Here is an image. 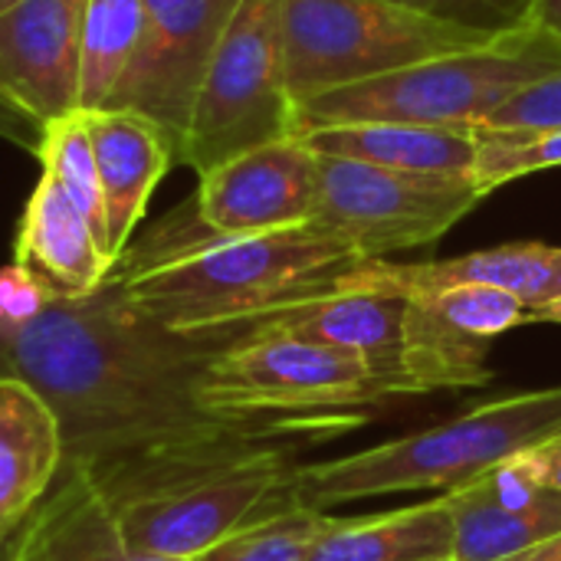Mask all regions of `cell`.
I'll list each match as a JSON object with an SVG mask.
<instances>
[{"label":"cell","mask_w":561,"mask_h":561,"mask_svg":"<svg viewBox=\"0 0 561 561\" xmlns=\"http://www.w3.org/2000/svg\"><path fill=\"white\" fill-rule=\"evenodd\" d=\"M233 329L171 332L115 276L102 289L53 296L26 325L0 329V381L33 388L59 421L62 467H105L224 424L201 411L197 381Z\"/></svg>","instance_id":"cell-1"},{"label":"cell","mask_w":561,"mask_h":561,"mask_svg":"<svg viewBox=\"0 0 561 561\" xmlns=\"http://www.w3.org/2000/svg\"><path fill=\"white\" fill-rule=\"evenodd\" d=\"M187 217L164 220L128 247L112 276L125 296L171 332L240 329L332 286L365 263L342 237L319 224L260 237H214L187 204Z\"/></svg>","instance_id":"cell-2"},{"label":"cell","mask_w":561,"mask_h":561,"mask_svg":"<svg viewBox=\"0 0 561 561\" xmlns=\"http://www.w3.org/2000/svg\"><path fill=\"white\" fill-rule=\"evenodd\" d=\"M296 440L260 427H220L154 447L92 477L125 539L164 559L191 561L220 539L296 510Z\"/></svg>","instance_id":"cell-3"},{"label":"cell","mask_w":561,"mask_h":561,"mask_svg":"<svg viewBox=\"0 0 561 561\" xmlns=\"http://www.w3.org/2000/svg\"><path fill=\"white\" fill-rule=\"evenodd\" d=\"M388 394L362 362L273 325L233 329L197 381L207 417L296 444L348 434Z\"/></svg>","instance_id":"cell-4"},{"label":"cell","mask_w":561,"mask_h":561,"mask_svg":"<svg viewBox=\"0 0 561 561\" xmlns=\"http://www.w3.org/2000/svg\"><path fill=\"white\" fill-rule=\"evenodd\" d=\"M556 437H561V385L473 408L463 417L385 440L352 457L296 463L293 500L296 506L325 513L388 493H454Z\"/></svg>","instance_id":"cell-5"},{"label":"cell","mask_w":561,"mask_h":561,"mask_svg":"<svg viewBox=\"0 0 561 561\" xmlns=\"http://www.w3.org/2000/svg\"><path fill=\"white\" fill-rule=\"evenodd\" d=\"M556 72H561V39L539 23H526L480 49L312 95L296 105V135L352 122L477 128L506 99Z\"/></svg>","instance_id":"cell-6"},{"label":"cell","mask_w":561,"mask_h":561,"mask_svg":"<svg viewBox=\"0 0 561 561\" xmlns=\"http://www.w3.org/2000/svg\"><path fill=\"white\" fill-rule=\"evenodd\" d=\"M493 39L496 33L447 23L391 0H283L286 85L296 105Z\"/></svg>","instance_id":"cell-7"},{"label":"cell","mask_w":561,"mask_h":561,"mask_svg":"<svg viewBox=\"0 0 561 561\" xmlns=\"http://www.w3.org/2000/svg\"><path fill=\"white\" fill-rule=\"evenodd\" d=\"M283 138H296V102L283 56V0H240L197 89L178 161L201 178L243 151Z\"/></svg>","instance_id":"cell-8"},{"label":"cell","mask_w":561,"mask_h":561,"mask_svg":"<svg viewBox=\"0 0 561 561\" xmlns=\"http://www.w3.org/2000/svg\"><path fill=\"white\" fill-rule=\"evenodd\" d=\"M486 194L473 178L394 171L319 154L312 224L342 237L362 260L437 243Z\"/></svg>","instance_id":"cell-9"},{"label":"cell","mask_w":561,"mask_h":561,"mask_svg":"<svg viewBox=\"0 0 561 561\" xmlns=\"http://www.w3.org/2000/svg\"><path fill=\"white\" fill-rule=\"evenodd\" d=\"M526 322V302L490 286L408 296L401 322V394L486 388L500 335Z\"/></svg>","instance_id":"cell-10"},{"label":"cell","mask_w":561,"mask_h":561,"mask_svg":"<svg viewBox=\"0 0 561 561\" xmlns=\"http://www.w3.org/2000/svg\"><path fill=\"white\" fill-rule=\"evenodd\" d=\"M145 26L105 108H131L158 122L174 151L187 131L197 89L240 0H141Z\"/></svg>","instance_id":"cell-11"},{"label":"cell","mask_w":561,"mask_h":561,"mask_svg":"<svg viewBox=\"0 0 561 561\" xmlns=\"http://www.w3.org/2000/svg\"><path fill=\"white\" fill-rule=\"evenodd\" d=\"M316 204L319 154L283 138L201 174L191 210L214 237H260L312 224Z\"/></svg>","instance_id":"cell-12"},{"label":"cell","mask_w":561,"mask_h":561,"mask_svg":"<svg viewBox=\"0 0 561 561\" xmlns=\"http://www.w3.org/2000/svg\"><path fill=\"white\" fill-rule=\"evenodd\" d=\"M89 0H23L0 16V95L39 128L79 112Z\"/></svg>","instance_id":"cell-13"},{"label":"cell","mask_w":561,"mask_h":561,"mask_svg":"<svg viewBox=\"0 0 561 561\" xmlns=\"http://www.w3.org/2000/svg\"><path fill=\"white\" fill-rule=\"evenodd\" d=\"M355 270V266H352ZM342 273L332 286L296 299L283 309L266 312L250 325H273L289 335L309 339L316 345L335 348L362 362L381 391L391 398L401 394V322L408 296L365 286L355 276Z\"/></svg>","instance_id":"cell-14"},{"label":"cell","mask_w":561,"mask_h":561,"mask_svg":"<svg viewBox=\"0 0 561 561\" xmlns=\"http://www.w3.org/2000/svg\"><path fill=\"white\" fill-rule=\"evenodd\" d=\"M454 513V559L503 561L561 536V493L542 486L523 457L444 493Z\"/></svg>","instance_id":"cell-15"},{"label":"cell","mask_w":561,"mask_h":561,"mask_svg":"<svg viewBox=\"0 0 561 561\" xmlns=\"http://www.w3.org/2000/svg\"><path fill=\"white\" fill-rule=\"evenodd\" d=\"M82 115L105 204V250L108 260L118 263L131 247L135 227L145 217L158 181L178 161V151L174 138L141 112L95 108Z\"/></svg>","instance_id":"cell-16"},{"label":"cell","mask_w":561,"mask_h":561,"mask_svg":"<svg viewBox=\"0 0 561 561\" xmlns=\"http://www.w3.org/2000/svg\"><path fill=\"white\" fill-rule=\"evenodd\" d=\"M10 561H181L135 549L89 467H62L56 486L10 539Z\"/></svg>","instance_id":"cell-17"},{"label":"cell","mask_w":561,"mask_h":561,"mask_svg":"<svg viewBox=\"0 0 561 561\" xmlns=\"http://www.w3.org/2000/svg\"><path fill=\"white\" fill-rule=\"evenodd\" d=\"M13 263L26 266L53 296L66 299L102 289L115 270L85 214L46 171L23 207Z\"/></svg>","instance_id":"cell-18"},{"label":"cell","mask_w":561,"mask_h":561,"mask_svg":"<svg viewBox=\"0 0 561 561\" xmlns=\"http://www.w3.org/2000/svg\"><path fill=\"white\" fill-rule=\"evenodd\" d=\"M561 273V247L549 243H503L450 260L427 263H391V260H365L352 270V276L365 286L391 289L401 296L440 293L457 286H490L513 293L526 302V309L549 299L552 283Z\"/></svg>","instance_id":"cell-19"},{"label":"cell","mask_w":561,"mask_h":561,"mask_svg":"<svg viewBox=\"0 0 561 561\" xmlns=\"http://www.w3.org/2000/svg\"><path fill=\"white\" fill-rule=\"evenodd\" d=\"M62 460V431L49 404L20 381H0V542L46 500Z\"/></svg>","instance_id":"cell-20"},{"label":"cell","mask_w":561,"mask_h":561,"mask_svg":"<svg viewBox=\"0 0 561 561\" xmlns=\"http://www.w3.org/2000/svg\"><path fill=\"white\" fill-rule=\"evenodd\" d=\"M296 138L316 154L365 161L394 171L473 178L477 168L473 128H444V125H414V122H352V125L309 128L299 131Z\"/></svg>","instance_id":"cell-21"},{"label":"cell","mask_w":561,"mask_h":561,"mask_svg":"<svg viewBox=\"0 0 561 561\" xmlns=\"http://www.w3.org/2000/svg\"><path fill=\"white\" fill-rule=\"evenodd\" d=\"M434 559H454V513L447 496L375 516H332L306 556V561Z\"/></svg>","instance_id":"cell-22"},{"label":"cell","mask_w":561,"mask_h":561,"mask_svg":"<svg viewBox=\"0 0 561 561\" xmlns=\"http://www.w3.org/2000/svg\"><path fill=\"white\" fill-rule=\"evenodd\" d=\"M145 26L141 0H89L82 26L79 112L105 108Z\"/></svg>","instance_id":"cell-23"},{"label":"cell","mask_w":561,"mask_h":561,"mask_svg":"<svg viewBox=\"0 0 561 561\" xmlns=\"http://www.w3.org/2000/svg\"><path fill=\"white\" fill-rule=\"evenodd\" d=\"M36 158L46 174H53L62 191L72 197V204L85 214L92 230L99 233L105 247V204H102V187H99V168L85 128V115L76 112L69 118H59L43 128ZM108 256V250H105Z\"/></svg>","instance_id":"cell-24"},{"label":"cell","mask_w":561,"mask_h":561,"mask_svg":"<svg viewBox=\"0 0 561 561\" xmlns=\"http://www.w3.org/2000/svg\"><path fill=\"white\" fill-rule=\"evenodd\" d=\"M329 519L322 510L296 506L220 539L191 561H306Z\"/></svg>","instance_id":"cell-25"},{"label":"cell","mask_w":561,"mask_h":561,"mask_svg":"<svg viewBox=\"0 0 561 561\" xmlns=\"http://www.w3.org/2000/svg\"><path fill=\"white\" fill-rule=\"evenodd\" d=\"M561 168V128L556 131H490L477 128V168L473 181L483 194L546 171Z\"/></svg>","instance_id":"cell-26"},{"label":"cell","mask_w":561,"mask_h":561,"mask_svg":"<svg viewBox=\"0 0 561 561\" xmlns=\"http://www.w3.org/2000/svg\"><path fill=\"white\" fill-rule=\"evenodd\" d=\"M391 3L421 10L447 23H460L470 30H486L496 36L533 23V7H536V0H391Z\"/></svg>","instance_id":"cell-27"},{"label":"cell","mask_w":561,"mask_h":561,"mask_svg":"<svg viewBox=\"0 0 561 561\" xmlns=\"http://www.w3.org/2000/svg\"><path fill=\"white\" fill-rule=\"evenodd\" d=\"M477 128H490V131H556L561 128V72L526 85Z\"/></svg>","instance_id":"cell-28"},{"label":"cell","mask_w":561,"mask_h":561,"mask_svg":"<svg viewBox=\"0 0 561 561\" xmlns=\"http://www.w3.org/2000/svg\"><path fill=\"white\" fill-rule=\"evenodd\" d=\"M53 293L20 263L0 270V329L26 325L43 312Z\"/></svg>","instance_id":"cell-29"},{"label":"cell","mask_w":561,"mask_h":561,"mask_svg":"<svg viewBox=\"0 0 561 561\" xmlns=\"http://www.w3.org/2000/svg\"><path fill=\"white\" fill-rule=\"evenodd\" d=\"M0 138H3V141H13V145H20V148H30V151L36 154L39 138H43V128H39L33 118H26L16 105H10V102L0 95Z\"/></svg>","instance_id":"cell-30"},{"label":"cell","mask_w":561,"mask_h":561,"mask_svg":"<svg viewBox=\"0 0 561 561\" xmlns=\"http://www.w3.org/2000/svg\"><path fill=\"white\" fill-rule=\"evenodd\" d=\"M519 457H523V463L533 470V477H536L542 486L559 490L561 493V437L542 444V447H533V450H526V454H519Z\"/></svg>","instance_id":"cell-31"},{"label":"cell","mask_w":561,"mask_h":561,"mask_svg":"<svg viewBox=\"0 0 561 561\" xmlns=\"http://www.w3.org/2000/svg\"><path fill=\"white\" fill-rule=\"evenodd\" d=\"M533 23H539L542 30L556 33L561 39V0H536V7H533Z\"/></svg>","instance_id":"cell-32"},{"label":"cell","mask_w":561,"mask_h":561,"mask_svg":"<svg viewBox=\"0 0 561 561\" xmlns=\"http://www.w3.org/2000/svg\"><path fill=\"white\" fill-rule=\"evenodd\" d=\"M529 322H549V325H561V296L549 299V302H542V306H533V309H526V322H523V325H529Z\"/></svg>","instance_id":"cell-33"},{"label":"cell","mask_w":561,"mask_h":561,"mask_svg":"<svg viewBox=\"0 0 561 561\" xmlns=\"http://www.w3.org/2000/svg\"><path fill=\"white\" fill-rule=\"evenodd\" d=\"M503 561H561V536L542 542V546H536V549H529V552H519V556Z\"/></svg>","instance_id":"cell-34"},{"label":"cell","mask_w":561,"mask_h":561,"mask_svg":"<svg viewBox=\"0 0 561 561\" xmlns=\"http://www.w3.org/2000/svg\"><path fill=\"white\" fill-rule=\"evenodd\" d=\"M23 0H0V16L7 13V10H13V7H20Z\"/></svg>","instance_id":"cell-35"},{"label":"cell","mask_w":561,"mask_h":561,"mask_svg":"<svg viewBox=\"0 0 561 561\" xmlns=\"http://www.w3.org/2000/svg\"><path fill=\"white\" fill-rule=\"evenodd\" d=\"M556 296H561V273H559V279L552 283V289H549V299H556ZM549 299H546V302H549ZM539 306H542V302H539Z\"/></svg>","instance_id":"cell-36"},{"label":"cell","mask_w":561,"mask_h":561,"mask_svg":"<svg viewBox=\"0 0 561 561\" xmlns=\"http://www.w3.org/2000/svg\"><path fill=\"white\" fill-rule=\"evenodd\" d=\"M0 561H10V542H0Z\"/></svg>","instance_id":"cell-37"},{"label":"cell","mask_w":561,"mask_h":561,"mask_svg":"<svg viewBox=\"0 0 561 561\" xmlns=\"http://www.w3.org/2000/svg\"><path fill=\"white\" fill-rule=\"evenodd\" d=\"M434 561H457V559H434Z\"/></svg>","instance_id":"cell-38"}]
</instances>
